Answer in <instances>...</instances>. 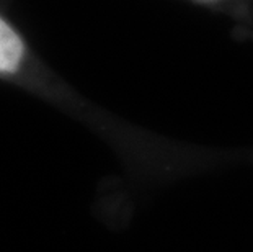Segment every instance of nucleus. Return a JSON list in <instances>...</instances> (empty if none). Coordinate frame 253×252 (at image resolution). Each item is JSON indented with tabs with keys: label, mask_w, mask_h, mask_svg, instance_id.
Masks as SVG:
<instances>
[{
	"label": "nucleus",
	"mask_w": 253,
	"mask_h": 252,
	"mask_svg": "<svg viewBox=\"0 0 253 252\" xmlns=\"http://www.w3.org/2000/svg\"><path fill=\"white\" fill-rule=\"evenodd\" d=\"M25 46L20 36L3 18H0V72L12 74L20 67Z\"/></svg>",
	"instance_id": "1"
}]
</instances>
